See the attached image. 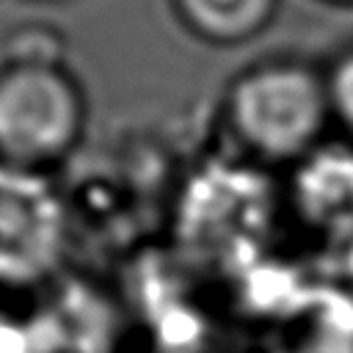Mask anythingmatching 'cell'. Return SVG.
<instances>
[{"mask_svg": "<svg viewBox=\"0 0 353 353\" xmlns=\"http://www.w3.org/2000/svg\"><path fill=\"white\" fill-rule=\"evenodd\" d=\"M66 201L47 171L0 160V287L28 290L66 259Z\"/></svg>", "mask_w": 353, "mask_h": 353, "instance_id": "obj_3", "label": "cell"}, {"mask_svg": "<svg viewBox=\"0 0 353 353\" xmlns=\"http://www.w3.org/2000/svg\"><path fill=\"white\" fill-rule=\"evenodd\" d=\"M325 3H334V6H353V0H325Z\"/></svg>", "mask_w": 353, "mask_h": 353, "instance_id": "obj_7", "label": "cell"}, {"mask_svg": "<svg viewBox=\"0 0 353 353\" xmlns=\"http://www.w3.org/2000/svg\"><path fill=\"white\" fill-rule=\"evenodd\" d=\"M185 30L210 44H240L273 22L279 0H171Z\"/></svg>", "mask_w": 353, "mask_h": 353, "instance_id": "obj_5", "label": "cell"}, {"mask_svg": "<svg viewBox=\"0 0 353 353\" xmlns=\"http://www.w3.org/2000/svg\"><path fill=\"white\" fill-rule=\"evenodd\" d=\"M85 99L55 61L19 58L0 69V160L47 171L80 143Z\"/></svg>", "mask_w": 353, "mask_h": 353, "instance_id": "obj_2", "label": "cell"}, {"mask_svg": "<svg viewBox=\"0 0 353 353\" xmlns=\"http://www.w3.org/2000/svg\"><path fill=\"white\" fill-rule=\"evenodd\" d=\"M331 119L345 130L347 141H353V50L342 52L334 66L325 72Z\"/></svg>", "mask_w": 353, "mask_h": 353, "instance_id": "obj_6", "label": "cell"}, {"mask_svg": "<svg viewBox=\"0 0 353 353\" xmlns=\"http://www.w3.org/2000/svg\"><path fill=\"white\" fill-rule=\"evenodd\" d=\"M287 199L295 218L325 240H353V141H323L292 165Z\"/></svg>", "mask_w": 353, "mask_h": 353, "instance_id": "obj_4", "label": "cell"}, {"mask_svg": "<svg viewBox=\"0 0 353 353\" xmlns=\"http://www.w3.org/2000/svg\"><path fill=\"white\" fill-rule=\"evenodd\" d=\"M223 121L248 157L295 165L334 121L325 74L298 61L248 66L226 91Z\"/></svg>", "mask_w": 353, "mask_h": 353, "instance_id": "obj_1", "label": "cell"}, {"mask_svg": "<svg viewBox=\"0 0 353 353\" xmlns=\"http://www.w3.org/2000/svg\"><path fill=\"white\" fill-rule=\"evenodd\" d=\"M347 245H353V240H350V243H347Z\"/></svg>", "mask_w": 353, "mask_h": 353, "instance_id": "obj_8", "label": "cell"}]
</instances>
